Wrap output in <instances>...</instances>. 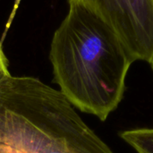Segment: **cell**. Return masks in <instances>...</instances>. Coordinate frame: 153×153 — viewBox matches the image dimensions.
<instances>
[{
  "label": "cell",
  "mask_w": 153,
  "mask_h": 153,
  "mask_svg": "<svg viewBox=\"0 0 153 153\" xmlns=\"http://www.w3.org/2000/svg\"><path fill=\"white\" fill-rule=\"evenodd\" d=\"M10 74H11L8 69V60L3 51V48L0 43V82Z\"/></svg>",
  "instance_id": "cell-5"
},
{
  "label": "cell",
  "mask_w": 153,
  "mask_h": 153,
  "mask_svg": "<svg viewBox=\"0 0 153 153\" xmlns=\"http://www.w3.org/2000/svg\"><path fill=\"white\" fill-rule=\"evenodd\" d=\"M101 17L118 35L135 61L153 59V0H68Z\"/></svg>",
  "instance_id": "cell-3"
},
{
  "label": "cell",
  "mask_w": 153,
  "mask_h": 153,
  "mask_svg": "<svg viewBox=\"0 0 153 153\" xmlns=\"http://www.w3.org/2000/svg\"><path fill=\"white\" fill-rule=\"evenodd\" d=\"M119 136L137 153H153V128L126 130Z\"/></svg>",
  "instance_id": "cell-4"
},
{
  "label": "cell",
  "mask_w": 153,
  "mask_h": 153,
  "mask_svg": "<svg viewBox=\"0 0 153 153\" xmlns=\"http://www.w3.org/2000/svg\"><path fill=\"white\" fill-rule=\"evenodd\" d=\"M150 65H151V67H152V71H153V59L152 60V61H151Z\"/></svg>",
  "instance_id": "cell-6"
},
{
  "label": "cell",
  "mask_w": 153,
  "mask_h": 153,
  "mask_svg": "<svg viewBox=\"0 0 153 153\" xmlns=\"http://www.w3.org/2000/svg\"><path fill=\"white\" fill-rule=\"evenodd\" d=\"M54 82L82 112L105 121L122 101L134 62L116 31L78 2L55 31L49 52Z\"/></svg>",
  "instance_id": "cell-1"
},
{
  "label": "cell",
  "mask_w": 153,
  "mask_h": 153,
  "mask_svg": "<svg viewBox=\"0 0 153 153\" xmlns=\"http://www.w3.org/2000/svg\"><path fill=\"white\" fill-rule=\"evenodd\" d=\"M0 153H113L59 90L38 78L0 82Z\"/></svg>",
  "instance_id": "cell-2"
}]
</instances>
